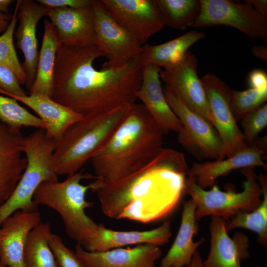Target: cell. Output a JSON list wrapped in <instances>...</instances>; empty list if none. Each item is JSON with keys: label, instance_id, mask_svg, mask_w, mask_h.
<instances>
[{"label": "cell", "instance_id": "6da1fadb", "mask_svg": "<svg viewBox=\"0 0 267 267\" xmlns=\"http://www.w3.org/2000/svg\"><path fill=\"white\" fill-rule=\"evenodd\" d=\"M103 53L95 45L60 44L56 55L51 98L83 116L135 103L144 65L140 58L114 68L96 69Z\"/></svg>", "mask_w": 267, "mask_h": 267}, {"label": "cell", "instance_id": "7a4b0ae2", "mask_svg": "<svg viewBox=\"0 0 267 267\" xmlns=\"http://www.w3.org/2000/svg\"><path fill=\"white\" fill-rule=\"evenodd\" d=\"M188 172L182 152L163 148L137 172L110 183L96 179L90 182V190L108 217L150 223L176 209L185 194Z\"/></svg>", "mask_w": 267, "mask_h": 267}, {"label": "cell", "instance_id": "3957f363", "mask_svg": "<svg viewBox=\"0 0 267 267\" xmlns=\"http://www.w3.org/2000/svg\"><path fill=\"white\" fill-rule=\"evenodd\" d=\"M164 134L143 104H131L109 140L90 160L96 179L110 183L141 169L163 148Z\"/></svg>", "mask_w": 267, "mask_h": 267}, {"label": "cell", "instance_id": "277c9868", "mask_svg": "<svg viewBox=\"0 0 267 267\" xmlns=\"http://www.w3.org/2000/svg\"><path fill=\"white\" fill-rule=\"evenodd\" d=\"M131 105L84 115L71 125L56 144L52 159L57 174L68 176L79 172L106 144Z\"/></svg>", "mask_w": 267, "mask_h": 267}, {"label": "cell", "instance_id": "5b68a950", "mask_svg": "<svg viewBox=\"0 0 267 267\" xmlns=\"http://www.w3.org/2000/svg\"><path fill=\"white\" fill-rule=\"evenodd\" d=\"M56 144L43 128L23 137L22 150L26 158V166L13 193L0 207V225L17 211L38 210L33 198L38 187L44 182L59 181L52 159Z\"/></svg>", "mask_w": 267, "mask_h": 267}, {"label": "cell", "instance_id": "8992f818", "mask_svg": "<svg viewBox=\"0 0 267 267\" xmlns=\"http://www.w3.org/2000/svg\"><path fill=\"white\" fill-rule=\"evenodd\" d=\"M85 179H96V177L84 174L82 170L62 181L44 182L38 187L33 198L36 207L44 205L59 214L67 234L77 243L97 224L85 212L92 205L86 199L91 183L85 185L81 183Z\"/></svg>", "mask_w": 267, "mask_h": 267}, {"label": "cell", "instance_id": "52a82bcc", "mask_svg": "<svg viewBox=\"0 0 267 267\" xmlns=\"http://www.w3.org/2000/svg\"><path fill=\"white\" fill-rule=\"evenodd\" d=\"M241 171L246 180L243 182V190L240 192L230 187L226 191H221L217 184L211 190H206L188 175L185 194H188L196 205L195 215L197 222L208 215L220 217L227 222L238 212H251L260 205L262 190L254 167L243 168Z\"/></svg>", "mask_w": 267, "mask_h": 267}, {"label": "cell", "instance_id": "ba28073f", "mask_svg": "<svg viewBox=\"0 0 267 267\" xmlns=\"http://www.w3.org/2000/svg\"><path fill=\"white\" fill-rule=\"evenodd\" d=\"M163 91L167 102L182 126L177 138L181 146L198 158L224 159L222 141L213 125L189 108L173 91L165 87Z\"/></svg>", "mask_w": 267, "mask_h": 267}, {"label": "cell", "instance_id": "9c48e42d", "mask_svg": "<svg viewBox=\"0 0 267 267\" xmlns=\"http://www.w3.org/2000/svg\"><path fill=\"white\" fill-rule=\"evenodd\" d=\"M92 6L95 23L94 45L107 59L102 67L117 68L140 58L142 44L113 18L100 0H93Z\"/></svg>", "mask_w": 267, "mask_h": 267}, {"label": "cell", "instance_id": "30bf717a", "mask_svg": "<svg viewBox=\"0 0 267 267\" xmlns=\"http://www.w3.org/2000/svg\"><path fill=\"white\" fill-rule=\"evenodd\" d=\"M201 9L193 27H232L252 39L267 42V18L246 2L229 0H200Z\"/></svg>", "mask_w": 267, "mask_h": 267}, {"label": "cell", "instance_id": "8fae6325", "mask_svg": "<svg viewBox=\"0 0 267 267\" xmlns=\"http://www.w3.org/2000/svg\"><path fill=\"white\" fill-rule=\"evenodd\" d=\"M206 90L212 118L223 145L224 158L246 147L231 104L230 88L213 74L201 78Z\"/></svg>", "mask_w": 267, "mask_h": 267}, {"label": "cell", "instance_id": "7c38bea8", "mask_svg": "<svg viewBox=\"0 0 267 267\" xmlns=\"http://www.w3.org/2000/svg\"><path fill=\"white\" fill-rule=\"evenodd\" d=\"M198 63L195 55L188 51L179 60L161 70L160 77L165 88L212 124L206 90L197 73Z\"/></svg>", "mask_w": 267, "mask_h": 267}, {"label": "cell", "instance_id": "4fadbf2b", "mask_svg": "<svg viewBox=\"0 0 267 267\" xmlns=\"http://www.w3.org/2000/svg\"><path fill=\"white\" fill-rule=\"evenodd\" d=\"M113 17L141 44L165 25L154 0H100Z\"/></svg>", "mask_w": 267, "mask_h": 267}, {"label": "cell", "instance_id": "5bb4252c", "mask_svg": "<svg viewBox=\"0 0 267 267\" xmlns=\"http://www.w3.org/2000/svg\"><path fill=\"white\" fill-rule=\"evenodd\" d=\"M171 221L168 220L160 226L146 231H116L96 224L77 244L85 250L93 252L142 244L159 246L167 243L171 237Z\"/></svg>", "mask_w": 267, "mask_h": 267}, {"label": "cell", "instance_id": "9a60e30c", "mask_svg": "<svg viewBox=\"0 0 267 267\" xmlns=\"http://www.w3.org/2000/svg\"><path fill=\"white\" fill-rule=\"evenodd\" d=\"M267 152V137L256 140L251 145L222 160L194 163L189 168L188 175L203 189L212 187L217 179L231 171L247 167H261L267 169L264 161Z\"/></svg>", "mask_w": 267, "mask_h": 267}, {"label": "cell", "instance_id": "2e32d148", "mask_svg": "<svg viewBox=\"0 0 267 267\" xmlns=\"http://www.w3.org/2000/svg\"><path fill=\"white\" fill-rule=\"evenodd\" d=\"M17 14L19 26L14 34L16 46L24 56L22 65L26 76L25 86L29 90L36 78L39 52L36 28L39 20L47 16L51 8L31 0H18Z\"/></svg>", "mask_w": 267, "mask_h": 267}, {"label": "cell", "instance_id": "e0dca14e", "mask_svg": "<svg viewBox=\"0 0 267 267\" xmlns=\"http://www.w3.org/2000/svg\"><path fill=\"white\" fill-rule=\"evenodd\" d=\"M41 222L38 210L17 211L0 225V263L6 267H25L24 252L29 233Z\"/></svg>", "mask_w": 267, "mask_h": 267}, {"label": "cell", "instance_id": "ac0fdd59", "mask_svg": "<svg viewBox=\"0 0 267 267\" xmlns=\"http://www.w3.org/2000/svg\"><path fill=\"white\" fill-rule=\"evenodd\" d=\"M47 16L61 44L75 47L94 44L95 23L92 4L79 8H51Z\"/></svg>", "mask_w": 267, "mask_h": 267}, {"label": "cell", "instance_id": "d6986e66", "mask_svg": "<svg viewBox=\"0 0 267 267\" xmlns=\"http://www.w3.org/2000/svg\"><path fill=\"white\" fill-rule=\"evenodd\" d=\"M226 221L212 216L210 224V248L204 267H242L241 261L249 257V240L247 235L237 231L232 237L225 228Z\"/></svg>", "mask_w": 267, "mask_h": 267}, {"label": "cell", "instance_id": "ffe728a7", "mask_svg": "<svg viewBox=\"0 0 267 267\" xmlns=\"http://www.w3.org/2000/svg\"><path fill=\"white\" fill-rule=\"evenodd\" d=\"M75 252L86 267H157L156 262L162 256L159 247L150 244L98 252L88 251L77 244Z\"/></svg>", "mask_w": 267, "mask_h": 267}, {"label": "cell", "instance_id": "44dd1931", "mask_svg": "<svg viewBox=\"0 0 267 267\" xmlns=\"http://www.w3.org/2000/svg\"><path fill=\"white\" fill-rule=\"evenodd\" d=\"M23 137L20 130L0 121V207L13 193L26 166Z\"/></svg>", "mask_w": 267, "mask_h": 267}, {"label": "cell", "instance_id": "7402d4cb", "mask_svg": "<svg viewBox=\"0 0 267 267\" xmlns=\"http://www.w3.org/2000/svg\"><path fill=\"white\" fill-rule=\"evenodd\" d=\"M158 66L144 65L141 84L136 95L165 134H178L182 124L167 102L162 89Z\"/></svg>", "mask_w": 267, "mask_h": 267}, {"label": "cell", "instance_id": "603a6c76", "mask_svg": "<svg viewBox=\"0 0 267 267\" xmlns=\"http://www.w3.org/2000/svg\"><path fill=\"white\" fill-rule=\"evenodd\" d=\"M12 98L24 103L36 113L44 125L46 135L56 142L71 125L84 116L49 97L29 95Z\"/></svg>", "mask_w": 267, "mask_h": 267}, {"label": "cell", "instance_id": "cb8c5ba5", "mask_svg": "<svg viewBox=\"0 0 267 267\" xmlns=\"http://www.w3.org/2000/svg\"><path fill=\"white\" fill-rule=\"evenodd\" d=\"M195 210L196 205L191 199L184 202L179 230L159 267H188L197 249L204 242V238L195 242L193 240L199 229Z\"/></svg>", "mask_w": 267, "mask_h": 267}, {"label": "cell", "instance_id": "d4e9b609", "mask_svg": "<svg viewBox=\"0 0 267 267\" xmlns=\"http://www.w3.org/2000/svg\"><path fill=\"white\" fill-rule=\"evenodd\" d=\"M44 26L37 74L34 83L29 90V94L51 98L56 55L61 43L55 27L49 21L44 19Z\"/></svg>", "mask_w": 267, "mask_h": 267}, {"label": "cell", "instance_id": "484cf974", "mask_svg": "<svg viewBox=\"0 0 267 267\" xmlns=\"http://www.w3.org/2000/svg\"><path fill=\"white\" fill-rule=\"evenodd\" d=\"M205 37L203 32L191 31L160 44L143 45L140 59L144 65L168 68L179 60L192 45Z\"/></svg>", "mask_w": 267, "mask_h": 267}, {"label": "cell", "instance_id": "4316f807", "mask_svg": "<svg viewBox=\"0 0 267 267\" xmlns=\"http://www.w3.org/2000/svg\"><path fill=\"white\" fill-rule=\"evenodd\" d=\"M52 233L48 222H41L29 233L24 252L25 267H57L48 244Z\"/></svg>", "mask_w": 267, "mask_h": 267}, {"label": "cell", "instance_id": "83f0119b", "mask_svg": "<svg viewBox=\"0 0 267 267\" xmlns=\"http://www.w3.org/2000/svg\"><path fill=\"white\" fill-rule=\"evenodd\" d=\"M258 179L262 190V201L260 205L251 212H238L225 223L228 231L242 227L254 231L258 235L257 241L264 247L267 245V178L260 174Z\"/></svg>", "mask_w": 267, "mask_h": 267}, {"label": "cell", "instance_id": "f1b7e54d", "mask_svg": "<svg viewBox=\"0 0 267 267\" xmlns=\"http://www.w3.org/2000/svg\"><path fill=\"white\" fill-rule=\"evenodd\" d=\"M165 25L177 30L193 26L201 9L200 0H154Z\"/></svg>", "mask_w": 267, "mask_h": 267}, {"label": "cell", "instance_id": "f546056e", "mask_svg": "<svg viewBox=\"0 0 267 267\" xmlns=\"http://www.w3.org/2000/svg\"><path fill=\"white\" fill-rule=\"evenodd\" d=\"M0 121L10 128L19 130L23 127L44 129L42 120L21 106L16 99L0 94Z\"/></svg>", "mask_w": 267, "mask_h": 267}, {"label": "cell", "instance_id": "4dcf8cb0", "mask_svg": "<svg viewBox=\"0 0 267 267\" xmlns=\"http://www.w3.org/2000/svg\"><path fill=\"white\" fill-rule=\"evenodd\" d=\"M18 10V3L17 1L8 27L0 36V65L6 66L12 70L17 76L21 85H25L26 81V74L19 61L13 44Z\"/></svg>", "mask_w": 267, "mask_h": 267}, {"label": "cell", "instance_id": "1f68e13d", "mask_svg": "<svg viewBox=\"0 0 267 267\" xmlns=\"http://www.w3.org/2000/svg\"><path fill=\"white\" fill-rule=\"evenodd\" d=\"M231 104L236 120H242L247 114L267 100V90L249 88L245 90L231 89Z\"/></svg>", "mask_w": 267, "mask_h": 267}, {"label": "cell", "instance_id": "d6a6232c", "mask_svg": "<svg viewBox=\"0 0 267 267\" xmlns=\"http://www.w3.org/2000/svg\"><path fill=\"white\" fill-rule=\"evenodd\" d=\"M242 120L244 140L248 145H251L267 126V104L265 103L249 113Z\"/></svg>", "mask_w": 267, "mask_h": 267}, {"label": "cell", "instance_id": "836d02e7", "mask_svg": "<svg viewBox=\"0 0 267 267\" xmlns=\"http://www.w3.org/2000/svg\"><path fill=\"white\" fill-rule=\"evenodd\" d=\"M48 244L57 267H86L75 251L68 248L59 235L52 233Z\"/></svg>", "mask_w": 267, "mask_h": 267}, {"label": "cell", "instance_id": "e575fe53", "mask_svg": "<svg viewBox=\"0 0 267 267\" xmlns=\"http://www.w3.org/2000/svg\"><path fill=\"white\" fill-rule=\"evenodd\" d=\"M0 94L10 97L28 95L14 72L2 65H0Z\"/></svg>", "mask_w": 267, "mask_h": 267}, {"label": "cell", "instance_id": "d590c367", "mask_svg": "<svg viewBox=\"0 0 267 267\" xmlns=\"http://www.w3.org/2000/svg\"><path fill=\"white\" fill-rule=\"evenodd\" d=\"M93 0H38L41 5L49 8H79L91 5Z\"/></svg>", "mask_w": 267, "mask_h": 267}, {"label": "cell", "instance_id": "8d00e7d4", "mask_svg": "<svg viewBox=\"0 0 267 267\" xmlns=\"http://www.w3.org/2000/svg\"><path fill=\"white\" fill-rule=\"evenodd\" d=\"M250 88L260 91L267 90V74L263 70L252 71L248 77Z\"/></svg>", "mask_w": 267, "mask_h": 267}, {"label": "cell", "instance_id": "74e56055", "mask_svg": "<svg viewBox=\"0 0 267 267\" xmlns=\"http://www.w3.org/2000/svg\"><path fill=\"white\" fill-rule=\"evenodd\" d=\"M245 2L252 6L261 15L267 18V0H247Z\"/></svg>", "mask_w": 267, "mask_h": 267}, {"label": "cell", "instance_id": "f35d334b", "mask_svg": "<svg viewBox=\"0 0 267 267\" xmlns=\"http://www.w3.org/2000/svg\"><path fill=\"white\" fill-rule=\"evenodd\" d=\"M253 55L257 58L263 61L267 60V48L262 45H257L251 48Z\"/></svg>", "mask_w": 267, "mask_h": 267}, {"label": "cell", "instance_id": "ab89813d", "mask_svg": "<svg viewBox=\"0 0 267 267\" xmlns=\"http://www.w3.org/2000/svg\"><path fill=\"white\" fill-rule=\"evenodd\" d=\"M13 15L0 12V33L3 34L7 30Z\"/></svg>", "mask_w": 267, "mask_h": 267}, {"label": "cell", "instance_id": "60d3db41", "mask_svg": "<svg viewBox=\"0 0 267 267\" xmlns=\"http://www.w3.org/2000/svg\"><path fill=\"white\" fill-rule=\"evenodd\" d=\"M187 267H204L199 251L197 250Z\"/></svg>", "mask_w": 267, "mask_h": 267}, {"label": "cell", "instance_id": "b9f144b4", "mask_svg": "<svg viewBox=\"0 0 267 267\" xmlns=\"http://www.w3.org/2000/svg\"><path fill=\"white\" fill-rule=\"evenodd\" d=\"M12 2L11 0H0V12L7 14L9 6Z\"/></svg>", "mask_w": 267, "mask_h": 267}, {"label": "cell", "instance_id": "7bdbcfd3", "mask_svg": "<svg viewBox=\"0 0 267 267\" xmlns=\"http://www.w3.org/2000/svg\"><path fill=\"white\" fill-rule=\"evenodd\" d=\"M0 267H6L2 265L1 263H0Z\"/></svg>", "mask_w": 267, "mask_h": 267}]
</instances>
